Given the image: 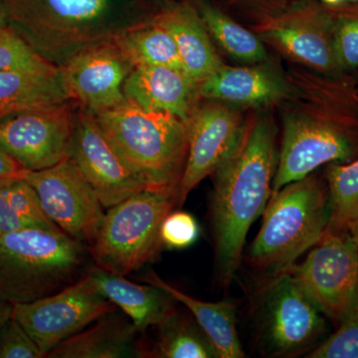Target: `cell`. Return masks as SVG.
<instances>
[{
  "label": "cell",
  "instance_id": "1",
  "mask_svg": "<svg viewBox=\"0 0 358 358\" xmlns=\"http://www.w3.org/2000/svg\"><path fill=\"white\" fill-rule=\"evenodd\" d=\"M277 155L275 134L265 120L242 129L237 143L214 171L212 222L219 280L228 285L236 273L252 224L273 192Z\"/></svg>",
  "mask_w": 358,
  "mask_h": 358
},
{
  "label": "cell",
  "instance_id": "41",
  "mask_svg": "<svg viewBox=\"0 0 358 358\" xmlns=\"http://www.w3.org/2000/svg\"><path fill=\"white\" fill-rule=\"evenodd\" d=\"M0 235H1V234H0Z\"/></svg>",
  "mask_w": 358,
  "mask_h": 358
},
{
  "label": "cell",
  "instance_id": "19",
  "mask_svg": "<svg viewBox=\"0 0 358 358\" xmlns=\"http://www.w3.org/2000/svg\"><path fill=\"white\" fill-rule=\"evenodd\" d=\"M71 99L61 70L0 71V119Z\"/></svg>",
  "mask_w": 358,
  "mask_h": 358
},
{
  "label": "cell",
  "instance_id": "15",
  "mask_svg": "<svg viewBox=\"0 0 358 358\" xmlns=\"http://www.w3.org/2000/svg\"><path fill=\"white\" fill-rule=\"evenodd\" d=\"M0 6L7 25L36 50L43 46L53 23L81 30L103 22L112 0H0Z\"/></svg>",
  "mask_w": 358,
  "mask_h": 358
},
{
  "label": "cell",
  "instance_id": "40",
  "mask_svg": "<svg viewBox=\"0 0 358 358\" xmlns=\"http://www.w3.org/2000/svg\"><path fill=\"white\" fill-rule=\"evenodd\" d=\"M352 1H358V0H352Z\"/></svg>",
  "mask_w": 358,
  "mask_h": 358
},
{
  "label": "cell",
  "instance_id": "31",
  "mask_svg": "<svg viewBox=\"0 0 358 358\" xmlns=\"http://www.w3.org/2000/svg\"><path fill=\"white\" fill-rule=\"evenodd\" d=\"M34 339L11 317L0 331V358H44Z\"/></svg>",
  "mask_w": 358,
  "mask_h": 358
},
{
  "label": "cell",
  "instance_id": "32",
  "mask_svg": "<svg viewBox=\"0 0 358 358\" xmlns=\"http://www.w3.org/2000/svg\"><path fill=\"white\" fill-rule=\"evenodd\" d=\"M199 226L195 218L186 212H171L160 228L162 245L171 249H185L196 241Z\"/></svg>",
  "mask_w": 358,
  "mask_h": 358
},
{
  "label": "cell",
  "instance_id": "16",
  "mask_svg": "<svg viewBox=\"0 0 358 358\" xmlns=\"http://www.w3.org/2000/svg\"><path fill=\"white\" fill-rule=\"evenodd\" d=\"M122 91L129 102L141 109L167 113L187 122L199 85L180 69L140 66L129 73Z\"/></svg>",
  "mask_w": 358,
  "mask_h": 358
},
{
  "label": "cell",
  "instance_id": "33",
  "mask_svg": "<svg viewBox=\"0 0 358 358\" xmlns=\"http://www.w3.org/2000/svg\"><path fill=\"white\" fill-rule=\"evenodd\" d=\"M334 49L338 66L358 67V14L339 21L334 30Z\"/></svg>",
  "mask_w": 358,
  "mask_h": 358
},
{
  "label": "cell",
  "instance_id": "4",
  "mask_svg": "<svg viewBox=\"0 0 358 358\" xmlns=\"http://www.w3.org/2000/svg\"><path fill=\"white\" fill-rule=\"evenodd\" d=\"M329 222V195L306 178L272 192L262 227L250 248L254 268L278 275L320 241Z\"/></svg>",
  "mask_w": 358,
  "mask_h": 358
},
{
  "label": "cell",
  "instance_id": "12",
  "mask_svg": "<svg viewBox=\"0 0 358 358\" xmlns=\"http://www.w3.org/2000/svg\"><path fill=\"white\" fill-rule=\"evenodd\" d=\"M352 155V141L343 131L324 122L289 115L285 121L273 192L308 178L322 164L345 162Z\"/></svg>",
  "mask_w": 358,
  "mask_h": 358
},
{
  "label": "cell",
  "instance_id": "36",
  "mask_svg": "<svg viewBox=\"0 0 358 358\" xmlns=\"http://www.w3.org/2000/svg\"><path fill=\"white\" fill-rule=\"evenodd\" d=\"M13 305L0 298V331L13 317Z\"/></svg>",
  "mask_w": 358,
  "mask_h": 358
},
{
  "label": "cell",
  "instance_id": "3",
  "mask_svg": "<svg viewBox=\"0 0 358 358\" xmlns=\"http://www.w3.org/2000/svg\"><path fill=\"white\" fill-rule=\"evenodd\" d=\"M86 259L83 242L62 231L0 235V298L16 305L57 293L81 278Z\"/></svg>",
  "mask_w": 358,
  "mask_h": 358
},
{
  "label": "cell",
  "instance_id": "20",
  "mask_svg": "<svg viewBox=\"0 0 358 358\" xmlns=\"http://www.w3.org/2000/svg\"><path fill=\"white\" fill-rule=\"evenodd\" d=\"M143 280L166 292L174 301L182 303L190 310L195 322L210 341L218 358L245 357L237 334L235 306L230 301L207 303L197 300L174 288L152 271H150Z\"/></svg>",
  "mask_w": 358,
  "mask_h": 358
},
{
  "label": "cell",
  "instance_id": "28",
  "mask_svg": "<svg viewBox=\"0 0 358 358\" xmlns=\"http://www.w3.org/2000/svg\"><path fill=\"white\" fill-rule=\"evenodd\" d=\"M0 192L3 194L14 210L35 227L58 232L62 231L45 214L38 195L24 178L1 183Z\"/></svg>",
  "mask_w": 358,
  "mask_h": 358
},
{
  "label": "cell",
  "instance_id": "10",
  "mask_svg": "<svg viewBox=\"0 0 358 358\" xmlns=\"http://www.w3.org/2000/svg\"><path fill=\"white\" fill-rule=\"evenodd\" d=\"M264 299L263 336L272 355L303 352L324 333L320 310L289 271L275 275Z\"/></svg>",
  "mask_w": 358,
  "mask_h": 358
},
{
  "label": "cell",
  "instance_id": "35",
  "mask_svg": "<svg viewBox=\"0 0 358 358\" xmlns=\"http://www.w3.org/2000/svg\"><path fill=\"white\" fill-rule=\"evenodd\" d=\"M26 171L15 159L0 148V185L23 178Z\"/></svg>",
  "mask_w": 358,
  "mask_h": 358
},
{
  "label": "cell",
  "instance_id": "25",
  "mask_svg": "<svg viewBox=\"0 0 358 358\" xmlns=\"http://www.w3.org/2000/svg\"><path fill=\"white\" fill-rule=\"evenodd\" d=\"M327 181L329 222L327 231L352 233L358 223V160L331 164Z\"/></svg>",
  "mask_w": 358,
  "mask_h": 358
},
{
  "label": "cell",
  "instance_id": "27",
  "mask_svg": "<svg viewBox=\"0 0 358 358\" xmlns=\"http://www.w3.org/2000/svg\"><path fill=\"white\" fill-rule=\"evenodd\" d=\"M201 15L207 29L233 57L249 63L265 60V48L248 30L207 4L202 6Z\"/></svg>",
  "mask_w": 358,
  "mask_h": 358
},
{
  "label": "cell",
  "instance_id": "34",
  "mask_svg": "<svg viewBox=\"0 0 358 358\" xmlns=\"http://www.w3.org/2000/svg\"><path fill=\"white\" fill-rule=\"evenodd\" d=\"M26 228H36L26 219L21 217L6 197L0 192V234L15 232L26 229Z\"/></svg>",
  "mask_w": 358,
  "mask_h": 358
},
{
  "label": "cell",
  "instance_id": "11",
  "mask_svg": "<svg viewBox=\"0 0 358 358\" xmlns=\"http://www.w3.org/2000/svg\"><path fill=\"white\" fill-rule=\"evenodd\" d=\"M70 159L93 188L103 208L147 189L117 154L95 115L85 109L76 115Z\"/></svg>",
  "mask_w": 358,
  "mask_h": 358
},
{
  "label": "cell",
  "instance_id": "22",
  "mask_svg": "<svg viewBox=\"0 0 358 358\" xmlns=\"http://www.w3.org/2000/svg\"><path fill=\"white\" fill-rule=\"evenodd\" d=\"M284 87L277 77L258 68L221 66L199 85L200 96L225 102L258 105L281 96Z\"/></svg>",
  "mask_w": 358,
  "mask_h": 358
},
{
  "label": "cell",
  "instance_id": "29",
  "mask_svg": "<svg viewBox=\"0 0 358 358\" xmlns=\"http://www.w3.org/2000/svg\"><path fill=\"white\" fill-rule=\"evenodd\" d=\"M54 67L9 26L0 29V71L47 70Z\"/></svg>",
  "mask_w": 358,
  "mask_h": 358
},
{
  "label": "cell",
  "instance_id": "6",
  "mask_svg": "<svg viewBox=\"0 0 358 358\" xmlns=\"http://www.w3.org/2000/svg\"><path fill=\"white\" fill-rule=\"evenodd\" d=\"M117 310L119 308L103 296L94 278L87 272L57 293L13 305V317L47 357L66 339Z\"/></svg>",
  "mask_w": 358,
  "mask_h": 358
},
{
  "label": "cell",
  "instance_id": "37",
  "mask_svg": "<svg viewBox=\"0 0 358 358\" xmlns=\"http://www.w3.org/2000/svg\"><path fill=\"white\" fill-rule=\"evenodd\" d=\"M7 25V21L6 15H4L3 10H2L1 6H0V29H2V28L6 27Z\"/></svg>",
  "mask_w": 358,
  "mask_h": 358
},
{
  "label": "cell",
  "instance_id": "24",
  "mask_svg": "<svg viewBox=\"0 0 358 358\" xmlns=\"http://www.w3.org/2000/svg\"><path fill=\"white\" fill-rule=\"evenodd\" d=\"M115 45L133 68L164 66L182 70L176 41L159 23L127 32Z\"/></svg>",
  "mask_w": 358,
  "mask_h": 358
},
{
  "label": "cell",
  "instance_id": "14",
  "mask_svg": "<svg viewBox=\"0 0 358 358\" xmlns=\"http://www.w3.org/2000/svg\"><path fill=\"white\" fill-rule=\"evenodd\" d=\"M186 124L188 150L178 185L180 207L187 195L227 157L243 129L236 113L218 105L197 110Z\"/></svg>",
  "mask_w": 358,
  "mask_h": 358
},
{
  "label": "cell",
  "instance_id": "18",
  "mask_svg": "<svg viewBox=\"0 0 358 358\" xmlns=\"http://www.w3.org/2000/svg\"><path fill=\"white\" fill-rule=\"evenodd\" d=\"M87 272L103 296L133 322L140 333L148 327H159L174 313V299L155 285L136 284L124 275L106 272L96 266Z\"/></svg>",
  "mask_w": 358,
  "mask_h": 358
},
{
  "label": "cell",
  "instance_id": "26",
  "mask_svg": "<svg viewBox=\"0 0 358 358\" xmlns=\"http://www.w3.org/2000/svg\"><path fill=\"white\" fill-rule=\"evenodd\" d=\"M152 357L159 358H218L216 350L199 324L171 313L159 327Z\"/></svg>",
  "mask_w": 358,
  "mask_h": 358
},
{
  "label": "cell",
  "instance_id": "23",
  "mask_svg": "<svg viewBox=\"0 0 358 358\" xmlns=\"http://www.w3.org/2000/svg\"><path fill=\"white\" fill-rule=\"evenodd\" d=\"M268 35L306 64L322 70H331L338 66L334 55V36L329 35L320 16L310 24L277 26Z\"/></svg>",
  "mask_w": 358,
  "mask_h": 358
},
{
  "label": "cell",
  "instance_id": "7",
  "mask_svg": "<svg viewBox=\"0 0 358 358\" xmlns=\"http://www.w3.org/2000/svg\"><path fill=\"white\" fill-rule=\"evenodd\" d=\"M288 271L320 313L336 322L358 299V249L352 233L326 230L303 263Z\"/></svg>",
  "mask_w": 358,
  "mask_h": 358
},
{
  "label": "cell",
  "instance_id": "30",
  "mask_svg": "<svg viewBox=\"0 0 358 358\" xmlns=\"http://www.w3.org/2000/svg\"><path fill=\"white\" fill-rule=\"evenodd\" d=\"M338 331L308 355L310 358H358V299Z\"/></svg>",
  "mask_w": 358,
  "mask_h": 358
},
{
  "label": "cell",
  "instance_id": "17",
  "mask_svg": "<svg viewBox=\"0 0 358 358\" xmlns=\"http://www.w3.org/2000/svg\"><path fill=\"white\" fill-rule=\"evenodd\" d=\"M119 310L96 320V324L61 343L48 358H124L141 357L136 345L140 331Z\"/></svg>",
  "mask_w": 358,
  "mask_h": 358
},
{
  "label": "cell",
  "instance_id": "38",
  "mask_svg": "<svg viewBox=\"0 0 358 358\" xmlns=\"http://www.w3.org/2000/svg\"><path fill=\"white\" fill-rule=\"evenodd\" d=\"M353 239H355V243H357V249H358V223L355 225V227L353 228L352 232Z\"/></svg>",
  "mask_w": 358,
  "mask_h": 358
},
{
  "label": "cell",
  "instance_id": "2",
  "mask_svg": "<svg viewBox=\"0 0 358 358\" xmlns=\"http://www.w3.org/2000/svg\"><path fill=\"white\" fill-rule=\"evenodd\" d=\"M129 169L150 189H178L188 150L187 124L124 101L95 115Z\"/></svg>",
  "mask_w": 358,
  "mask_h": 358
},
{
  "label": "cell",
  "instance_id": "5",
  "mask_svg": "<svg viewBox=\"0 0 358 358\" xmlns=\"http://www.w3.org/2000/svg\"><path fill=\"white\" fill-rule=\"evenodd\" d=\"M176 205L178 189L147 188L110 207L89 248L96 267L126 277L155 260L162 224Z\"/></svg>",
  "mask_w": 358,
  "mask_h": 358
},
{
  "label": "cell",
  "instance_id": "9",
  "mask_svg": "<svg viewBox=\"0 0 358 358\" xmlns=\"http://www.w3.org/2000/svg\"><path fill=\"white\" fill-rule=\"evenodd\" d=\"M26 180L38 195L52 222L69 236L95 241L105 212L100 199L70 159L37 171H26Z\"/></svg>",
  "mask_w": 358,
  "mask_h": 358
},
{
  "label": "cell",
  "instance_id": "13",
  "mask_svg": "<svg viewBox=\"0 0 358 358\" xmlns=\"http://www.w3.org/2000/svg\"><path fill=\"white\" fill-rule=\"evenodd\" d=\"M133 69L117 45L87 47L61 70L71 98L96 115L127 100L122 87Z\"/></svg>",
  "mask_w": 358,
  "mask_h": 358
},
{
  "label": "cell",
  "instance_id": "21",
  "mask_svg": "<svg viewBox=\"0 0 358 358\" xmlns=\"http://www.w3.org/2000/svg\"><path fill=\"white\" fill-rule=\"evenodd\" d=\"M159 23L173 37L181 68L195 84L199 85L222 66L207 36L203 21L192 9H176Z\"/></svg>",
  "mask_w": 358,
  "mask_h": 358
},
{
  "label": "cell",
  "instance_id": "39",
  "mask_svg": "<svg viewBox=\"0 0 358 358\" xmlns=\"http://www.w3.org/2000/svg\"><path fill=\"white\" fill-rule=\"evenodd\" d=\"M322 1L326 2V3L329 4V6H336V4L343 2V0H322Z\"/></svg>",
  "mask_w": 358,
  "mask_h": 358
},
{
  "label": "cell",
  "instance_id": "8",
  "mask_svg": "<svg viewBox=\"0 0 358 358\" xmlns=\"http://www.w3.org/2000/svg\"><path fill=\"white\" fill-rule=\"evenodd\" d=\"M76 115L67 102L23 110L0 119V148L25 171L70 159Z\"/></svg>",
  "mask_w": 358,
  "mask_h": 358
}]
</instances>
